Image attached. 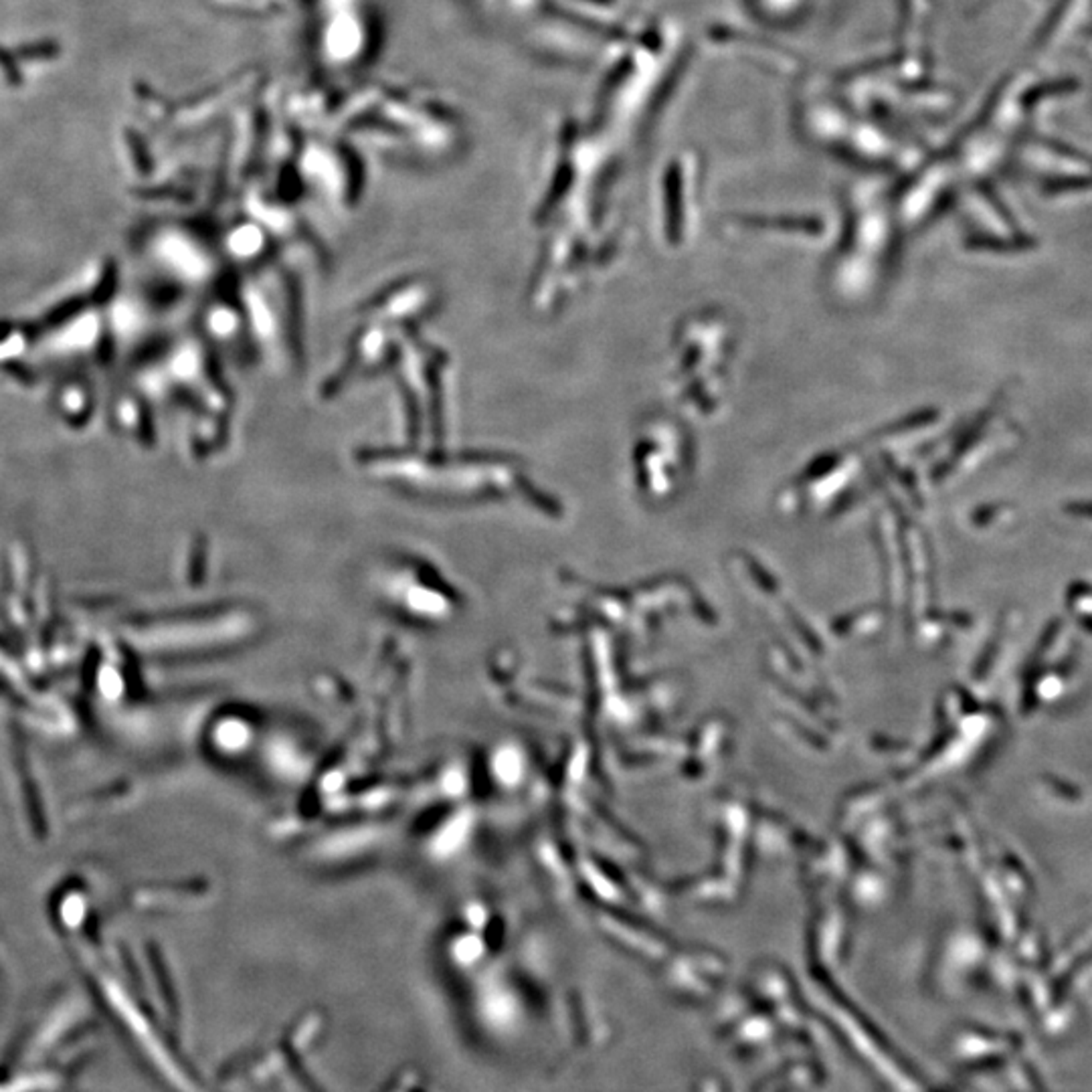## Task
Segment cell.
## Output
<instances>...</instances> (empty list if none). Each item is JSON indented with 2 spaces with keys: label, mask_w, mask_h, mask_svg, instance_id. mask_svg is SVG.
I'll return each instance as SVG.
<instances>
[{
  "label": "cell",
  "mask_w": 1092,
  "mask_h": 1092,
  "mask_svg": "<svg viewBox=\"0 0 1092 1092\" xmlns=\"http://www.w3.org/2000/svg\"><path fill=\"white\" fill-rule=\"evenodd\" d=\"M361 466L397 488L433 498L504 500L516 496L524 478L518 466L502 457L425 459L413 456L366 454Z\"/></svg>",
  "instance_id": "obj_1"
}]
</instances>
